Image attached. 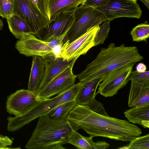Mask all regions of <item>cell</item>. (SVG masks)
<instances>
[{
  "instance_id": "obj_25",
  "label": "cell",
  "mask_w": 149,
  "mask_h": 149,
  "mask_svg": "<svg viewBox=\"0 0 149 149\" xmlns=\"http://www.w3.org/2000/svg\"><path fill=\"white\" fill-rule=\"evenodd\" d=\"M128 149H149V134L137 137L126 147Z\"/></svg>"
},
{
  "instance_id": "obj_21",
  "label": "cell",
  "mask_w": 149,
  "mask_h": 149,
  "mask_svg": "<svg viewBox=\"0 0 149 149\" xmlns=\"http://www.w3.org/2000/svg\"><path fill=\"white\" fill-rule=\"evenodd\" d=\"M6 19L10 31L16 38L20 40L28 34H33L26 21L17 15L13 14Z\"/></svg>"
},
{
  "instance_id": "obj_17",
  "label": "cell",
  "mask_w": 149,
  "mask_h": 149,
  "mask_svg": "<svg viewBox=\"0 0 149 149\" xmlns=\"http://www.w3.org/2000/svg\"><path fill=\"white\" fill-rule=\"evenodd\" d=\"M45 70V64L42 56H33L32 65L27 90L37 94L40 86L44 78Z\"/></svg>"
},
{
  "instance_id": "obj_24",
  "label": "cell",
  "mask_w": 149,
  "mask_h": 149,
  "mask_svg": "<svg viewBox=\"0 0 149 149\" xmlns=\"http://www.w3.org/2000/svg\"><path fill=\"white\" fill-rule=\"evenodd\" d=\"M110 22L106 20L102 24L99 26L94 38V46L103 43L108 37L110 29Z\"/></svg>"
},
{
  "instance_id": "obj_13",
  "label": "cell",
  "mask_w": 149,
  "mask_h": 149,
  "mask_svg": "<svg viewBox=\"0 0 149 149\" xmlns=\"http://www.w3.org/2000/svg\"><path fill=\"white\" fill-rule=\"evenodd\" d=\"M15 47L20 54L26 56L43 57L53 53V49L49 46L48 42L41 40L32 33L28 34L17 40Z\"/></svg>"
},
{
  "instance_id": "obj_3",
  "label": "cell",
  "mask_w": 149,
  "mask_h": 149,
  "mask_svg": "<svg viewBox=\"0 0 149 149\" xmlns=\"http://www.w3.org/2000/svg\"><path fill=\"white\" fill-rule=\"evenodd\" d=\"M80 128L67 119L54 120L47 115L40 116L25 147L27 149H64L74 131Z\"/></svg>"
},
{
  "instance_id": "obj_4",
  "label": "cell",
  "mask_w": 149,
  "mask_h": 149,
  "mask_svg": "<svg viewBox=\"0 0 149 149\" xmlns=\"http://www.w3.org/2000/svg\"><path fill=\"white\" fill-rule=\"evenodd\" d=\"M84 83L80 81L64 92L55 97L42 100L26 113L18 116L7 118V129L9 132L17 131L33 120L46 115L58 106L65 102L74 100Z\"/></svg>"
},
{
  "instance_id": "obj_26",
  "label": "cell",
  "mask_w": 149,
  "mask_h": 149,
  "mask_svg": "<svg viewBox=\"0 0 149 149\" xmlns=\"http://www.w3.org/2000/svg\"><path fill=\"white\" fill-rule=\"evenodd\" d=\"M15 0H0V16L7 19L13 13Z\"/></svg>"
},
{
  "instance_id": "obj_31",
  "label": "cell",
  "mask_w": 149,
  "mask_h": 149,
  "mask_svg": "<svg viewBox=\"0 0 149 149\" xmlns=\"http://www.w3.org/2000/svg\"><path fill=\"white\" fill-rule=\"evenodd\" d=\"M136 69L138 72H143L146 71L147 67L144 64L141 63L137 65Z\"/></svg>"
},
{
  "instance_id": "obj_20",
  "label": "cell",
  "mask_w": 149,
  "mask_h": 149,
  "mask_svg": "<svg viewBox=\"0 0 149 149\" xmlns=\"http://www.w3.org/2000/svg\"><path fill=\"white\" fill-rule=\"evenodd\" d=\"M124 114L129 122L149 128V104L132 107L129 109L125 110Z\"/></svg>"
},
{
  "instance_id": "obj_29",
  "label": "cell",
  "mask_w": 149,
  "mask_h": 149,
  "mask_svg": "<svg viewBox=\"0 0 149 149\" xmlns=\"http://www.w3.org/2000/svg\"><path fill=\"white\" fill-rule=\"evenodd\" d=\"M110 0H84L81 5L94 8L105 6Z\"/></svg>"
},
{
  "instance_id": "obj_11",
  "label": "cell",
  "mask_w": 149,
  "mask_h": 149,
  "mask_svg": "<svg viewBox=\"0 0 149 149\" xmlns=\"http://www.w3.org/2000/svg\"><path fill=\"white\" fill-rule=\"evenodd\" d=\"M75 9L59 14L50 22L48 27L40 30L35 35L41 40L49 42L66 33L74 21Z\"/></svg>"
},
{
  "instance_id": "obj_28",
  "label": "cell",
  "mask_w": 149,
  "mask_h": 149,
  "mask_svg": "<svg viewBox=\"0 0 149 149\" xmlns=\"http://www.w3.org/2000/svg\"><path fill=\"white\" fill-rule=\"evenodd\" d=\"M88 105L91 109L94 112L104 115H108L104 109L103 104L97 101L94 97Z\"/></svg>"
},
{
  "instance_id": "obj_35",
  "label": "cell",
  "mask_w": 149,
  "mask_h": 149,
  "mask_svg": "<svg viewBox=\"0 0 149 149\" xmlns=\"http://www.w3.org/2000/svg\"><path fill=\"white\" fill-rule=\"evenodd\" d=\"M0 141L3 142H5L7 144H8L9 146L11 145L12 143L10 142H9L8 141H6L5 140H1L0 139Z\"/></svg>"
},
{
  "instance_id": "obj_32",
  "label": "cell",
  "mask_w": 149,
  "mask_h": 149,
  "mask_svg": "<svg viewBox=\"0 0 149 149\" xmlns=\"http://www.w3.org/2000/svg\"><path fill=\"white\" fill-rule=\"evenodd\" d=\"M9 145L7 143L1 141H0V149H8L10 148L7 146Z\"/></svg>"
},
{
  "instance_id": "obj_5",
  "label": "cell",
  "mask_w": 149,
  "mask_h": 149,
  "mask_svg": "<svg viewBox=\"0 0 149 149\" xmlns=\"http://www.w3.org/2000/svg\"><path fill=\"white\" fill-rule=\"evenodd\" d=\"M107 20L104 15L95 8L81 5L74 13V20L63 40L71 42L86 32L91 28L99 26Z\"/></svg>"
},
{
  "instance_id": "obj_34",
  "label": "cell",
  "mask_w": 149,
  "mask_h": 149,
  "mask_svg": "<svg viewBox=\"0 0 149 149\" xmlns=\"http://www.w3.org/2000/svg\"><path fill=\"white\" fill-rule=\"evenodd\" d=\"M149 9V0H140Z\"/></svg>"
},
{
  "instance_id": "obj_10",
  "label": "cell",
  "mask_w": 149,
  "mask_h": 149,
  "mask_svg": "<svg viewBox=\"0 0 149 149\" xmlns=\"http://www.w3.org/2000/svg\"><path fill=\"white\" fill-rule=\"evenodd\" d=\"M40 102L36 93L27 89H21L8 96L6 109L10 114L19 116L29 111Z\"/></svg>"
},
{
  "instance_id": "obj_19",
  "label": "cell",
  "mask_w": 149,
  "mask_h": 149,
  "mask_svg": "<svg viewBox=\"0 0 149 149\" xmlns=\"http://www.w3.org/2000/svg\"><path fill=\"white\" fill-rule=\"evenodd\" d=\"M93 138L84 136L77 131H74L70 136L68 143L80 149H106L109 147V144L105 141L94 142Z\"/></svg>"
},
{
  "instance_id": "obj_14",
  "label": "cell",
  "mask_w": 149,
  "mask_h": 149,
  "mask_svg": "<svg viewBox=\"0 0 149 149\" xmlns=\"http://www.w3.org/2000/svg\"><path fill=\"white\" fill-rule=\"evenodd\" d=\"M43 57L45 64V72L37 94L55 77L69 67L74 65L77 60L74 59L68 61L63 60L61 57H56L53 53Z\"/></svg>"
},
{
  "instance_id": "obj_36",
  "label": "cell",
  "mask_w": 149,
  "mask_h": 149,
  "mask_svg": "<svg viewBox=\"0 0 149 149\" xmlns=\"http://www.w3.org/2000/svg\"><path fill=\"white\" fill-rule=\"evenodd\" d=\"M3 20L0 19V30H1L3 28Z\"/></svg>"
},
{
  "instance_id": "obj_22",
  "label": "cell",
  "mask_w": 149,
  "mask_h": 149,
  "mask_svg": "<svg viewBox=\"0 0 149 149\" xmlns=\"http://www.w3.org/2000/svg\"><path fill=\"white\" fill-rule=\"evenodd\" d=\"M77 105L75 100L62 103L50 111L46 115L54 120H64L72 109Z\"/></svg>"
},
{
  "instance_id": "obj_6",
  "label": "cell",
  "mask_w": 149,
  "mask_h": 149,
  "mask_svg": "<svg viewBox=\"0 0 149 149\" xmlns=\"http://www.w3.org/2000/svg\"><path fill=\"white\" fill-rule=\"evenodd\" d=\"M13 13L25 20L34 35L48 27L50 22L31 0H15Z\"/></svg>"
},
{
  "instance_id": "obj_12",
  "label": "cell",
  "mask_w": 149,
  "mask_h": 149,
  "mask_svg": "<svg viewBox=\"0 0 149 149\" xmlns=\"http://www.w3.org/2000/svg\"><path fill=\"white\" fill-rule=\"evenodd\" d=\"M74 65L69 67L49 83L36 94L38 101L48 99L65 91L75 84L76 75L72 71Z\"/></svg>"
},
{
  "instance_id": "obj_15",
  "label": "cell",
  "mask_w": 149,
  "mask_h": 149,
  "mask_svg": "<svg viewBox=\"0 0 149 149\" xmlns=\"http://www.w3.org/2000/svg\"><path fill=\"white\" fill-rule=\"evenodd\" d=\"M128 106L139 107L149 104V83H144L131 80Z\"/></svg>"
},
{
  "instance_id": "obj_1",
  "label": "cell",
  "mask_w": 149,
  "mask_h": 149,
  "mask_svg": "<svg viewBox=\"0 0 149 149\" xmlns=\"http://www.w3.org/2000/svg\"><path fill=\"white\" fill-rule=\"evenodd\" d=\"M67 119L78 125L93 137L101 136L130 142L142 133L139 127L129 121L96 113L88 105L77 104Z\"/></svg>"
},
{
  "instance_id": "obj_27",
  "label": "cell",
  "mask_w": 149,
  "mask_h": 149,
  "mask_svg": "<svg viewBox=\"0 0 149 149\" xmlns=\"http://www.w3.org/2000/svg\"><path fill=\"white\" fill-rule=\"evenodd\" d=\"M129 81L134 80L144 83H149V71L139 72L136 70L131 72L128 77Z\"/></svg>"
},
{
  "instance_id": "obj_18",
  "label": "cell",
  "mask_w": 149,
  "mask_h": 149,
  "mask_svg": "<svg viewBox=\"0 0 149 149\" xmlns=\"http://www.w3.org/2000/svg\"><path fill=\"white\" fill-rule=\"evenodd\" d=\"M104 76L84 82L75 100L78 105H88L97 94V89Z\"/></svg>"
},
{
  "instance_id": "obj_2",
  "label": "cell",
  "mask_w": 149,
  "mask_h": 149,
  "mask_svg": "<svg viewBox=\"0 0 149 149\" xmlns=\"http://www.w3.org/2000/svg\"><path fill=\"white\" fill-rule=\"evenodd\" d=\"M143 58L136 47H127L124 44L116 47L112 42L107 48H101L95 59L77 75V77L80 81L91 80L106 76L109 72L125 65L135 64Z\"/></svg>"
},
{
  "instance_id": "obj_16",
  "label": "cell",
  "mask_w": 149,
  "mask_h": 149,
  "mask_svg": "<svg viewBox=\"0 0 149 149\" xmlns=\"http://www.w3.org/2000/svg\"><path fill=\"white\" fill-rule=\"evenodd\" d=\"M84 0H45L47 17L50 22L59 14L74 9L82 4Z\"/></svg>"
},
{
  "instance_id": "obj_30",
  "label": "cell",
  "mask_w": 149,
  "mask_h": 149,
  "mask_svg": "<svg viewBox=\"0 0 149 149\" xmlns=\"http://www.w3.org/2000/svg\"><path fill=\"white\" fill-rule=\"evenodd\" d=\"M31 0L37 6L41 12L47 17L45 6V0Z\"/></svg>"
},
{
  "instance_id": "obj_37",
  "label": "cell",
  "mask_w": 149,
  "mask_h": 149,
  "mask_svg": "<svg viewBox=\"0 0 149 149\" xmlns=\"http://www.w3.org/2000/svg\"><path fill=\"white\" fill-rule=\"evenodd\" d=\"M131 0L133 1H135V2H136L137 1V0Z\"/></svg>"
},
{
  "instance_id": "obj_8",
  "label": "cell",
  "mask_w": 149,
  "mask_h": 149,
  "mask_svg": "<svg viewBox=\"0 0 149 149\" xmlns=\"http://www.w3.org/2000/svg\"><path fill=\"white\" fill-rule=\"evenodd\" d=\"M134 64L127 65L109 72L99 84L97 93L105 97L113 96L125 86Z\"/></svg>"
},
{
  "instance_id": "obj_33",
  "label": "cell",
  "mask_w": 149,
  "mask_h": 149,
  "mask_svg": "<svg viewBox=\"0 0 149 149\" xmlns=\"http://www.w3.org/2000/svg\"><path fill=\"white\" fill-rule=\"evenodd\" d=\"M0 139L10 142H12L13 141L8 136H4L0 134Z\"/></svg>"
},
{
  "instance_id": "obj_23",
  "label": "cell",
  "mask_w": 149,
  "mask_h": 149,
  "mask_svg": "<svg viewBox=\"0 0 149 149\" xmlns=\"http://www.w3.org/2000/svg\"><path fill=\"white\" fill-rule=\"evenodd\" d=\"M130 34L133 41H145L149 37V25L147 21L136 26L131 30Z\"/></svg>"
},
{
  "instance_id": "obj_9",
  "label": "cell",
  "mask_w": 149,
  "mask_h": 149,
  "mask_svg": "<svg viewBox=\"0 0 149 149\" xmlns=\"http://www.w3.org/2000/svg\"><path fill=\"white\" fill-rule=\"evenodd\" d=\"M110 21L122 17L139 19L142 11L136 2L131 0H110L105 6L95 8Z\"/></svg>"
},
{
  "instance_id": "obj_7",
  "label": "cell",
  "mask_w": 149,
  "mask_h": 149,
  "mask_svg": "<svg viewBox=\"0 0 149 149\" xmlns=\"http://www.w3.org/2000/svg\"><path fill=\"white\" fill-rule=\"evenodd\" d=\"M99 26L91 28L71 42L67 41L63 43L60 52L61 57L64 60L69 61L86 54L94 46V38Z\"/></svg>"
}]
</instances>
